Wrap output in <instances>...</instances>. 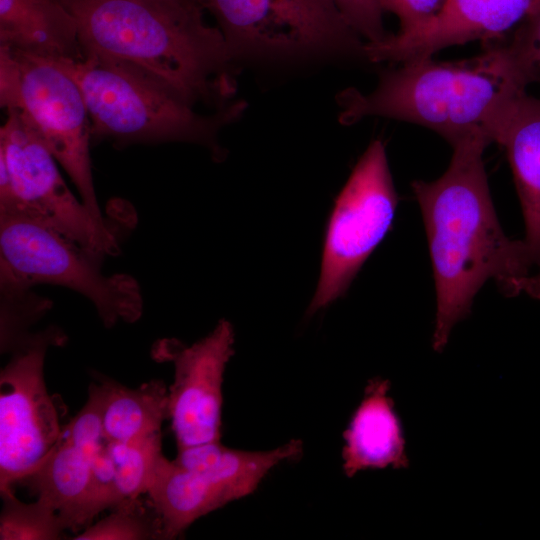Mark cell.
Instances as JSON below:
<instances>
[{"instance_id":"obj_14","label":"cell","mask_w":540,"mask_h":540,"mask_svg":"<svg viewBox=\"0 0 540 540\" xmlns=\"http://www.w3.org/2000/svg\"><path fill=\"white\" fill-rule=\"evenodd\" d=\"M388 380L374 378L344 432L343 470L348 477L370 468H406L409 460L400 421L388 396Z\"/></svg>"},{"instance_id":"obj_7","label":"cell","mask_w":540,"mask_h":540,"mask_svg":"<svg viewBox=\"0 0 540 540\" xmlns=\"http://www.w3.org/2000/svg\"><path fill=\"white\" fill-rule=\"evenodd\" d=\"M7 112L0 129V213L28 217L103 258L118 244L63 180L56 160L19 116Z\"/></svg>"},{"instance_id":"obj_17","label":"cell","mask_w":540,"mask_h":540,"mask_svg":"<svg viewBox=\"0 0 540 540\" xmlns=\"http://www.w3.org/2000/svg\"><path fill=\"white\" fill-rule=\"evenodd\" d=\"M302 442L291 440L266 451H244L209 442L178 449L174 462L199 472L226 491L233 501L252 494L278 464L299 457Z\"/></svg>"},{"instance_id":"obj_23","label":"cell","mask_w":540,"mask_h":540,"mask_svg":"<svg viewBox=\"0 0 540 540\" xmlns=\"http://www.w3.org/2000/svg\"><path fill=\"white\" fill-rule=\"evenodd\" d=\"M347 23L367 44H379L391 35L384 27L382 0H333Z\"/></svg>"},{"instance_id":"obj_16","label":"cell","mask_w":540,"mask_h":540,"mask_svg":"<svg viewBox=\"0 0 540 540\" xmlns=\"http://www.w3.org/2000/svg\"><path fill=\"white\" fill-rule=\"evenodd\" d=\"M22 482L73 532L85 528L100 513L88 459L63 430L41 465Z\"/></svg>"},{"instance_id":"obj_11","label":"cell","mask_w":540,"mask_h":540,"mask_svg":"<svg viewBox=\"0 0 540 540\" xmlns=\"http://www.w3.org/2000/svg\"><path fill=\"white\" fill-rule=\"evenodd\" d=\"M233 344V327L224 319L189 347L173 340L155 344L154 358L174 363L168 417L178 449L220 441L222 384Z\"/></svg>"},{"instance_id":"obj_3","label":"cell","mask_w":540,"mask_h":540,"mask_svg":"<svg viewBox=\"0 0 540 540\" xmlns=\"http://www.w3.org/2000/svg\"><path fill=\"white\" fill-rule=\"evenodd\" d=\"M401 64L382 72L370 93L341 91L336 97L339 122L386 117L433 130L451 146L478 135L492 143L510 104L540 80V67L517 31L468 59L427 56Z\"/></svg>"},{"instance_id":"obj_24","label":"cell","mask_w":540,"mask_h":540,"mask_svg":"<svg viewBox=\"0 0 540 540\" xmlns=\"http://www.w3.org/2000/svg\"><path fill=\"white\" fill-rule=\"evenodd\" d=\"M447 0H382L385 11L395 14L400 22L399 35L419 30L432 21Z\"/></svg>"},{"instance_id":"obj_22","label":"cell","mask_w":540,"mask_h":540,"mask_svg":"<svg viewBox=\"0 0 540 540\" xmlns=\"http://www.w3.org/2000/svg\"><path fill=\"white\" fill-rule=\"evenodd\" d=\"M1 540H56L66 529L58 514L45 502L18 500L12 489L2 491Z\"/></svg>"},{"instance_id":"obj_8","label":"cell","mask_w":540,"mask_h":540,"mask_svg":"<svg viewBox=\"0 0 540 540\" xmlns=\"http://www.w3.org/2000/svg\"><path fill=\"white\" fill-rule=\"evenodd\" d=\"M237 59L341 54L365 57L366 42L333 0H201Z\"/></svg>"},{"instance_id":"obj_2","label":"cell","mask_w":540,"mask_h":540,"mask_svg":"<svg viewBox=\"0 0 540 540\" xmlns=\"http://www.w3.org/2000/svg\"><path fill=\"white\" fill-rule=\"evenodd\" d=\"M58 1L77 22L83 56L132 71L193 107L233 104L236 58L201 0Z\"/></svg>"},{"instance_id":"obj_1","label":"cell","mask_w":540,"mask_h":540,"mask_svg":"<svg viewBox=\"0 0 540 540\" xmlns=\"http://www.w3.org/2000/svg\"><path fill=\"white\" fill-rule=\"evenodd\" d=\"M489 144L480 135L458 142L438 179L411 184L433 269L437 352L447 344L455 324L468 316L486 281H494L505 296L526 294L540 300V270L527 245L507 237L497 218L483 162Z\"/></svg>"},{"instance_id":"obj_5","label":"cell","mask_w":540,"mask_h":540,"mask_svg":"<svg viewBox=\"0 0 540 540\" xmlns=\"http://www.w3.org/2000/svg\"><path fill=\"white\" fill-rule=\"evenodd\" d=\"M101 262L44 224L0 213L1 297L26 295L38 284L63 286L90 300L107 328L136 322L143 311L137 280L124 273L104 275Z\"/></svg>"},{"instance_id":"obj_10","label":"cell","mask_w":540,"mask_h":540,"mask_svg":"<svg viewBox=\"0 0 540 540\" xmlns=\"http://www.w3.org/2000/svg\"><path fill=\"white\" fill-rule=\"evenodd\" d=\"M66 335L55 326L31 333L0 372V492L31 475L58 441L62 426L44 381L51 346Z\"/></svg>"},{"instance_id":"obj_15","label":"cell","mask_w":540,"mask_h":540,"mask_svg":"<svg viewBox=\"0 0 540 540\" xmlns=\"http://www.w3.org/2000/svg\"><path fill=\"white\" fill-rule=\"evenodd\" d=\"M0 46L47 60H79L74 16L58 0H0Z\"/></svg>"},{"instance_id":"obj_20","label":"cell","mask_w":540,"mask_h":540,"mask_svg":"<svg viewBox=\"0 0 540 540\" xmlns=\"http://www.w3.org/2000/svg\"><path fill=\"white\" fill-rule=\"evenodd\" d=\"M119 503L147 493L162 456L161 433L125 443L110 442Z\"/></svg>"},{"instance_id":"obj_6","label":"cell","mask_w":540,"mask_h":540,"mask_svg":"<svg viewBox=\"0 0 540 540\" xmlns=\"http://www.w3.org/2000/svg\"><path fill=\"white\" fill-rule=\"evenodd\" d=\"M0 104L34 131L68 173L84 205L105 222L91 169V123L77 82L49 60L0 46Z\"/></svg>"},{"instance_id":"obj_21","label":"cell","mask_w":540,"mask_h":540,"mask_svg":"<svg viewBox=\"0 0 540 540\" xmlns=\"http://www.w3.org/2000/svg\"><path fill=\"white\" fill-rule=\"evenodd\" d=\"M74 540H150L164 539L163 526L148 500L140 498L121 501L104 519L77 534Z\"/></svg>"},{"instance_id":"obj_12","label":"cell","mask_w":540,"mask_h":540,"mask_svg":"<svg viewBox=\"0 0 540 540\" xmlns=\"http://www.w3.org/2000/svg\"><path fill=\"white\" fill-rule=\"evenodd\" d=\"M540 0H447L427 25L406 35H391L379 44H365L372 62L403 63L470 41H501L524 24Z\"/></svg>"},{"instance_id":"obj_18","label":"cell","mask_w":540,"mask_h":540,"mask_svg":"<svg viewBox=\"0 0 540 540\" xmlns=\"http://www.w3.org/2000/svg\"><path fill=\"white\" fill-rule=\"evenodd\" d=\"M147 494L162 522L164 539L176 538L197 519L232 502L228 493L209 478L163 454Z\"/></svg>"},{"instance_id":"obj_13","label":"cell","mask_w":540,"mask_h":540,"mask_svg":"<svg viewBox=\"0 0 540 540\" xmlns=\"http://www.w3.org/2000/svg\"><path fill=\"white\" fill-rule=\"evenodd\" d=\"M504 148L525 221V239L540 270V98L527 92L508 107L492 135Z\"/></svg>"},{"instance_id":"obj_25","label":"cell","mask_w":540,"mask_h":540,"mask_svg":"<svg viewBox=\"0 0 540 540\" xmlns=\"http://www.w3.org/2000/svg\"><path fill=\"white\" fill-rule=\"evenodd\" d=\"M517 31L529 45L533 57L540 67V7Z\"/></svg>"},{"instance_id":"obj_4","label":"cell","mask_w":540,"mask_h":540,"mask_svg":"<svg viewBox=\"0 0 540 540\" xmlns=\"http://www.w3.org/2000/svg\"><path fill=\"white\" fill-rule=\"evenodd\" d=\"M49 61L79 85L94 141L114 145L185 141L214 148L219 130L245 108L235 102L203 115L146 78L95 56Z\"/></svg>"},{"instance_id":"obj_19","label":"cell","mask_w":540,"mask_h":540,"mask_svg":"<svg viewBox=\"0 0 540 540\" xmlns=\"http://www.w3.org/2000/svg\"><path fill=\"white\" fill-rule=\"evenodd\" d=\"M95 387L101 407L103 431L109 442L125 443L161 433L168 417V389L152 379L130 389L110 378L98 376Z\"/></svg>"},{"instance_id":"obj_9","label":"cell","mask_w":540,"mask_h":540,"mask_svg":"<svg viewBox=\"0 0 540 540\" xmlns=\"http://www.w3.org/2000/svg\"><path fill=\"white\" fill-rule=\"evenodd\" d=\"M398 197L385 146L367 147L337 196L324 239L321 274L308 313L345 294L361 266L389 231Z\"/></svg>"}]
</instances>
